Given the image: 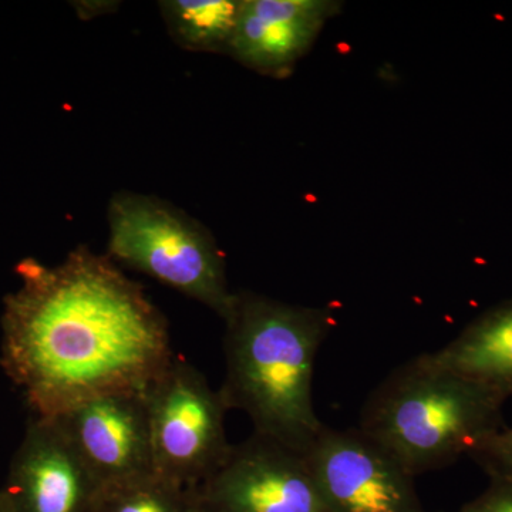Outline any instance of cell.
I'll return each mask as SVG.
<instances>
[{
	"label": "cell",
	"mask_w": 512,
	"mask_h": 512,
	"mask_svg": "<svg viewBox=\"0 0 512 512\" xmlns=\"http://www.w3.org/2000/svg\"><path fill=\"white\" fill-rule=\"evenodd\" d=\"M154 473L198 487L220 468L232 444L227 404L191 363L175 357L144 390Z\"/></svg>",
	"instance_id": "cell-5"
},
{
	"label": "cell",
	"mask_w": 512,
	"mask_h": 512,
	"mask_svg": "<svg viewBox=\"0 0 512 512\" xmlns=\"http://www.w3.org/2000/svg\"><path fill=\"white\" fill-rule=\"evenodd\" d=\"M195 493L202 512H328L306 454L256 433Z\"/></svg>",
	"instance_id": "cell-6"
},
{
	"label": "cell",
	"mask_w": 512,
	"mask_h": 512,
	"mask_svg": "<svg viewBox=\"0 0 512 512\" xmlns=\"http://www.w3.org/2000/svg\"><path fill=\"white\" fill-rule=\"evenodd\" d=\"M340 6L332 0H241L228 55L256 72L286 76Z\"/></svg>",
	"instance_id": "cell-10"
},
{
	"label": "cell",
	"mask_w": 512,
	"mask_h": 512,
	"mask_svg": "<svg viewBox=\"0 0 512 512\" xmlns=\"http://www.w3.org/2000/svg\"><path fill=\"white\" fill-rule=\"evenodd\" d=\"M92 512H201L195 487L141 474L99 485Z\"/></svg>",
	"instance_id": "cell-13"
},
{
	"label": "cell",
	"mask_w": 512,
	"mask_h": 512,
	"mask_svg": "<svg viewBox=\"0 0 512 512\" xmlns=\"http://www.w3.org/2000/svg\"><path fill=\"white\" fill-rule=\"evenodd\" d=\"M158 6L178 46L191 52L228 53L241 0H163Z\"/></svg>",
	"instance_id": "cell-12"
},
{
	"label": "cell",
	"mask_w": 512,
	"mask_h": 512,
	"mask_svg": "<svg viewBox=\"0 0 512 512\" xmlns=\"http://www.w3.org/2000/svg\"><path fill=\"white\" fill-rule=\"evenodd\" d=\"M504 403L424 353L390 373L370 394L359 429L416 477L470 456L503 429Z\"/></svg>",
	"instance_id": "cell-3"
},
{
	"label": "cell",
	"mask_w": 512,
	"mask_h": 512,
	"mask_svg": "<svg viewBox=\"0 0 512 512\" xmlns=\"http://www.w3.org/2000/svg\"><path fill=\"white\" fill-rule=\"evenodd\" d=\"M491 478L512 480V427L501 429L470 453Z\"/></svg>",
	"instance_id": "cell-14"
},
{
	"label": "cell",
	"mask_w": 512,
	"mask_h": 512,
	"mask_svg": "<svg viewBox=\"0 0 512 512\" xmlns=\"http://www.w3.org/2000/svg\"><path fill=\"white\" fill-rule=\"evenodd\" d=\"M429 356L444 369L507 400L512 396V301L485 312Z\"/></svg>",
	"instance_id": "cell-11"
},
{
	"label": "cell",
	"mask_w": 512,
	"mask_h": 512,
	"mask_svg": "<svg viewBox=\"0 0 512 512\" xmlns=\"http://www.w3.org/2000/svg\"><path fill=\"white\" fill-rule=\"evenodd\" d=\"M201 512H202V510H201Z\"/></svg>",
	"instance_id": "cell-17"
},
{
	"label": "cell",
	"mask_w": 512,
	"mask_h": 512,
	"mask_svg": "<svg viewBox=\"0 0 512 512\" xmlns=\"http://www.w3.org/2000/svg\"><path fill=\"white\" fill-rule=\"evenodd\" d=\"M15 272L0 365L33 419L104 394L143 393L174 359L163 313L109 256L80 245L62 264L25 258Z\"/></svg>",
	"instance_id": "cell-1"
},
{
	"label": "cell",
	"mask_w": 512,
	"mask_h": 512,
	"mask_svg": "<svg viewBox=\"0 0 512 512\" xmlns=\"http://www.w3.org/2000/svg\"><path fill=\"white\" fill-rule=\"evenodd\" d=\"M99 485L153 473L144 392L93 397L55 417Z\"/></svg>",
	"instance_id": "cell-8"
},
{
	"label": "cell",
	"mask_w": 512,
	"mask_h": 512,
	"mask_svg": "<svg viewBox=\"0 0 512 512\" xmlns=\"http://www.w3.org/2000/svg\"><path fill=\"white\" fill-rule=\"evenodd\" d=\"M0 512H15L6 491H2V493H0Z\"/></svg>",
	"instance_id": "cell-16"
},
{
	"label": "cell",
	"mask_w": 512,
	"mask_h": 512,
	"mask_svg": "<svg viewBox=\"0 0 512 512\" xmlns=\"http://www.w3.org/2000/svg\"><path fill=\"white\" fill-rule=\"evenodd\" d=\"M306 458L328 512H426L412 474L359 427H323Z\"/></svg>",
	"instance_id": "cell-7"
},
{
	"label": "cell",
	"mask_w": 512,
	"mask_h": 512,
	"mask_svg": "<svg viewBox=\"0 0 512 512\" xmlns=\"http://www.w3.org/2000/svg\"><path fill=\"white\" fill-rule=\"evenodd\" d=\"M107 218L110 259L229 318L237 293L229 291L224 255L204 225L170 202L130 191L111 198Z\"/></svg>",
	"instance_id": "cell-4"
},
{
	"label": "cell",
	"mask_w": 512,
	"mask_h": 512,
	"mask_svg": "<svg viewBox=\"0 0 512 512\" xmlns=\"http://www.w3.org/2000/svg\"><path fill=\"white\" fill-rule=\"evenodd\" d=\"M460 512H512V480L491 478L490 487Z\"/></svg>",
	"instance_id": "cell-15"
},
{
	"label": "cell",
	"mask_w": 512,
	"mask_h": 512,
	"mask_svg": "<svg viewBox=\"0 0 512 512\" xmlns=\"http://www.w3.org/2000/svg\"><path fill=\"white\" fill-rule=\"evenodd\" d=\"M225 325L220 393L228 410L247 414L254 433L308 453L325 427L312 383L316 356L335 325L332 311L241 292Z\"/></svg>",
	"instance_id": "cell-2"
},
{
	"label": "cell",
	"mask_w": 512,
	"mask_h": 512,
	"mask_svg": "<svg viewBox=\"0 0 512 512\" xmlns=\"http://www.w3.org/2000/svg\"><path fill=\"white\" fill-rule=\"evenodd\" d=\"M99 484L55 420L33 419L10 464L15 512H92Z\"/></svg>",
	"instance_id": "cell-9"
}]
</instances>
